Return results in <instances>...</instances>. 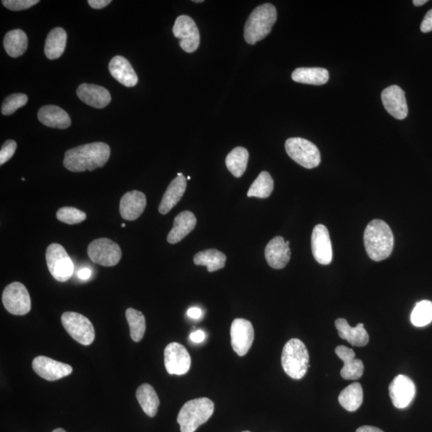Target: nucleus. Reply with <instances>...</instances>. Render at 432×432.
Instances as JSON below:
<instances>
[{"mask_svg":"<svg viewBox=\"0 0 432 432\" xmlns=\"http://www.w3.org/2000/svg\"><path fill=\"white\" fill-rule=\"evenodd\" d=\"M110 155V147L105 143L84 144L66 152L63 165L72 172L92 171L103 168Z\"/></svg>","mask_w":432,"mask_h":432,"instance_id":"nucleus-1","label":"nucleus"},{"mask_svg":"<svg viewBox=\"0 0 432 432\" xmlns=\"http://www.w3.org/2000/svg\"><path fill=\"white\" fill-rule=\"evenodd\" d=\"M365 249L374 261H382L393 252L394 236L393 230L383 221L374 220L367 224L364 234Z\"/></svg>","mask_w":432,"mask_h":432,"instance_id":"nucleus-2","label":"nucleus"},{"mask_svg":"<svg viewBox=\"0 0 432 432\" xmlns=\"http://www.w3.org/2000/svg\"><path fill=\"white\" fill-rule=\"evenodd\" d=\"M277 20V11L273 4H264L252 11L244 27V38L247 44L254 45L272 31Z\"/></svg>","mask_w":432,"mask_h":432,"instance_id":"nucleus-3","label":"nucleus"},{"mask_svg":"<svg viewBox=\"0 0 432 432\" xmlns=\"http://www.w3.org/2000/svg\"><path fill=\"white\" fill-rule=\"evenodd\" d=\"M214 409V402L209 398H198L187 402L177 417L181 432L197 431L199 426L211 417Z\"/></svg>","mask_w":432,"mask_h":432,"instance_id":"nucleus-4","label":"nucleus"},{"mask_svg":"<svg viewBox=\"0 0 432 432\" xmlns=\"http://www.w3.org/2000/svg\"><path fill=\"white\" fill-rule=\"evenodd\" d=\"M282 367L288 377L301 379L309 367V354L306 346L299 339H292L284 347L281 357Z\"/></svg>","mask_w":432,"mask_h":432,"instance_id":"nucleus-5","label":"nucleus"},{"mask_svg":"<svg viewBox=\"0 0 432 432\" xmlns=\"http://www.w3.org/2000/svg\"><path fill=\"white\" fill-rule=\"evenodd\" d=\"M285 149L291 159L305 169H315L321 162L318 148L303 138H290L285 143Z\"/></svg>","mask_w":432,"mask_h":432,"instance_id":"nucleus-6","label":"nucleus"},{"mask_svg":"<svg viewBox=\"0 0 432 432\" xmlns=\"http://www.w3.org/2000/svg\"><path fill=\"white\" fill-rule=\"evenodd\" d=\"M61 321L69 335L79 343L89 346L94 342L95 328L84 315L77 313L67 312L63 314Z\"/></svg>","mask_w":432,"mask_h":432,"instance_id":"nucleus-7","label":"nucleus"},{"mask_svg":"<svg viewBox=\"0 0 432 432\" xmlns=\"http://www.w3.org/2000/svg\"><path fill=\"white\" fill-rule=\"evenodd\" d=\"M46 261L55 280L59 282L70 280L74 273V263L62 245H49L46 251Z\"/></svg>","mask_w":432,"mask_h":432,"instance_id":"nucleus-8","label":"nucleus"},{"mask_svg":"<svg viewBox=\"0 0 432 432\" xmlns=\"http://www.w3.org/2000/svg\"><path fill=\"white\" fill-rule=\"evenodd\" d=\"M88 255L91 261L103 267L117 265L122 257L120 247L112 240L97 239L89 246Z\"/></svg>","mask_w":432,"mask_h":432,"instance_id":"nucleus-9","label":"nucleus"},{"mask_svg":"<svg viewBox=\"0 0 432 432\" xmlns=\"http://www.w3.org/2000/svg\"><path fill=\"white\" fill-rule=\"evenodd\" d=\"M2 301L6 310L13 315H24L31 310L30 295L26 287L20 282H14L6 287Z\"/></svg>","mask_w":432,"mask_h":432,"instance_id":"nucleus-10","label":"nucleus"},{"mask_svg":"<svg viewBox=\"0 0 432 432\" xmlns=\"http://www.w3.org/2000/svg\"><path fill=\"white\" fill-rule=\"evenodd\" d=\"M176 38L180 39L181 48L188 53L197 51L200 44L199 29L191 17L178 16L172 29Z\"/></svg>","mask_w":432,"mask_h":432,"instance_id":"nucleus-11","label":"nucleus"},{"mask_svg":"<svg viewBox=\"0 0 432 432\" xmlns=\"http://www.w3.org/2000/svg\"><path fill=\"white\" fill-rule=\"evenodd\" d=\"M164 362L166 372L170 374L183 376L191 368L192 360L188 350L178 343H171L164 351Z\"/></svg>","mask_w":432,"mask_h":432,"instance_id":"nucleus-12","label":"nucleus"},{"mask_svg":"<svg viewBox=\"0 0 432 432\" xmlns=\"http://www.w3.org/2000/svg\"><path fill=\"white\" fill-rule=\"evenodd\" d=\"M255 332L251 322L244 319H235L230 327V341L233 350L240 356H244L249 353Z\"/></svg>","mask_w":432,"mask_h":432,"instance_id":"nucleus-13","label":"nucleus"},{"mask_svg":"<svg viewBox=\"0 0 432 432\" xmlns=\"http://www.w3.org/2000/svg\"><path fill=\"white\" fill-rule=\"evenodd\" d=\"M416 393V385L410 378L403 374L397 376L390 384L389 395L396 408L407 407L411 405Z\"/></svg>","mask_w":432,"mask_h":432,"instance_id":"nucleus-14","label":"nucleus"},{"mask_svg":"<svg viewBox=\"0 0 432 432\" xmlns=\"http://www.w3.org/2000/svg\"><path fill=\"white\" fill-rule=\"evenodd\" d=\"M32 367L38 376L48 381H55L69 376L73 372L72 366L43 355L34 359Z\"/></svg>","mask_w":432,"mask_h":432,"instance_id":"nucleus-15","label":"nucleus"},{"mask_svg":"<svg viewBox=\"0 0 432 432\" xmlns=\"http://www.w3.org/2000/svg\"><path fill=\"white\" fill-rule=\"evenodd\" d=\"M312 250L315 261L319 263L328 265L332 263L333 252L330 234L322 224L316 225L313 229Z\"/></svg>","mask_w":432,"mask_h":432,"instance_id":"nucleus-16","label":"nucleus"},{"mask_svg":"<svg viewBox=\"0 0 432 432\" xmlns=\"http://www.w3.org/2000/svg\"><path fill=\"white\" fill-rule=\"evenodd\" d=\"M381 99L386 110L394 118L405 119L407 117L408 107L405 92L399 86L393 85L384 89Z\"/></svg>","mask_w":432,"mask_h":432,"instance_id":"nucleus-17","label":"nucleus"},{"mask_svg":"<svg viewBox=\"0 0 432 432\" xmlns=\"http://www.w3.org/2000/svg\"><path fill=\"white\" fill-rule=\"evenodd\" d=\"M290 242L281 236L270 240L265 249V258L270 268L282 269L286 267L291 258Z\"/></svg>","mask_w":432,"mask_h":432,"instance_id":"nucleus-18","label":"nucleus"},{"mask_svg":"<svg viewBox=\"0 0 432 432\" xmlns=\"http://www.w3.org/2000/svg\"><path fill=\"white\" fill-rule=\"evenodd\" d=\"M147 205L145 195L139 191L126 192L120 200L119 212L125 221H134L143 214Z\"/></svg>","mask_w":432,"mask_h":432,"instance_id":"nucleus-19","label":"nucleus"},{"mask_svg":"<svg viewBox=\"0 0 432 432\" xmlns=\"http://www.w3.org/2000/svg\"><path fill=\"white\" fill-rule=\"evenodd\" d=\"M77 96L86 105L95 108L107 107L112 100L110 92L103 86L83 84L77 89Z\"/></svg>","mask_w":432,"mask_h":432,"instance_id":"nucleus-20","label":"nucleus"},{"mask_svg":"<svg viewBox=\"0 0 432 432\" xmlns=\"http://www.w3.org/2000/svg\"><path fill=\"white\" fill-rule=\"evenodd\" d=\"M336 353L339 359L343 362V367L341 374L344 379L355 380L360 379L365 372V365L359 359H355V355L353 349L338 346Z\"/></svg>","mask_w":432,"mask_h":432,"instance_id":"nucleus-21","label":"nucleus"},{"mask_svg":"<svg viewBox=\"0 0 432 432\" xmlns=\"http://www.w3.org/2000/svg\"><path fill=\"white\" fill-rule=\"evenodd\" d=\"M108 67L112 76L121 84L128 88L137 84V74L129 61L124 57L120 55L114 57Z\"/></svg>","mask_w":432,"mask_h":432,"instance_id":"nucleus-22","label":"nucleus"},{"mask_svg":"<svg viewBox=\"0 0 432 432\" xmlns=\"http://www.w3.org/2000/svg\"><path fill=\"white\" fill-rule=\"evenodd\" d=\"M38 119L40 123L53 129H67L72 124L67 112L55 105H47L40 108Z\"/></svg>","mask_w":432,"mask_h":432,"instance_id":"nucleus-23","label":"nucleus"},{"mask_svg":"<svg viewBox=\"0 0 432 432\" xmlns=\"http://www.w3.org/2000/svg\"><path fill=\"white\" fill-rule=\"evenodd\" d=\"M335 325L339 337L346 339L351 345L365 347L369 342V336L362 324L351 327L345 319H338Z\"/></svg>","mask_w":432,"mask_h":432,"instance_id":"nucleus-24","label":"nucleus"},{"mask_svg":"<svg viewBox=\"0 0 432 432\" xmlns=\"http://www.w3.org/2000/svg\"><path fill=\"white\" fill-rule=\"evenodd\" d=\"M187 188V178L177 176L169 184L159 206L160 214L166 215L181 201Z\"/></svg>","mask_w":432,"mask_h":432,"instance_id":"nucleus-25","label":"nucleus"},{"mask_svg":"<svg viewBox=\"0 0 432 432\" xmlns=\"http://www.w3.org/2000/svg\"><path fill=\"white\" fill-rule=\"evenodd\" d=\"M197 218L192 211H184L180 213L174 221L173 228L168 235L169 244H175L186 237L197 226Z\"/></svg>","mask_w":432,"mask_h":432,"instance_id":"nucleus-26","label":"nucleus"},{"mask_svg":"<svg viewBox=\"0 0 432 432\" xmlns=\"http://www.w3.org/2000/svg\"><path fill=\"white\" fill-rule=\"evenodd\" d=\"M294 81L315 86L324 85L329 79V72L322 67H299L292 74Z\"/></svg>","mask_w":432,"mask_h":432,"instance_id":"nucleus-27","label":"nucleus"},{"mask_svg":"<svg viewBox=\"0 0 432 432\" xmlns=\"http://www.w3.org/2000/svg\"><path fill=\"white\" fill-rule=\"evenodd\" d=\"M67 32L62 27H55L46 39L44 53L51 60L59 59L65 53L67 44Z\"/></svg>","mask_w":432,"mask_h":432,"instance_id":"nucleus-28","label":"nucleus"},{"mask_svg":"<svg viewBox=\"0 0 432 432\" xmlns=\"http://www.w3.org/2000/svg\"><path fill=\"white\" fill-rule=\"evenodd\" d=\"M136 399L144 413L149 417H154L158 412L159 400L152 386L143 384L136 391Z\"/></svg>","mask_w":432,"mask_h":432,"instance_id":"nucleus-29","label":"nucleus"},{"mask_svg":"<svg viewBox=\"0 0 432 432\" xmlns=\"http://www.w3.org/2000/svg\"><path fill=\"white\" fill-rule=\"evenodd\" d=\"M28 46L27 34L20 29L10 31L4 39L6 53L13 58L20 57L25 53Z\"/></svg>","mask_w":432,"mask_h":432,"instance_id":"nucleus-30","label":"nucleus"},{"mask_svg":"<svg viewBox=\"0 0 432 432\" xmlns=\"http://www.w3.org/2000/svg\"><path fill=\"white\" fill-rule=\"evenodd\" d=\"M227 256L216 249L199 251L194 256V263L199 266H206L209 273L216 272L225 266Z\"/></svg>","mask_w":432,"mask_h":432,"instance_id":"nucleus-31","label":"nucleus"},{"mask_svg":"<svg viewBox=\"0 0 432 432\" xmlns=\"http://www.w3.org/2000/svg\"><path fill=\"white\" fill-rule=\"evenodd\" d=\"M362 400H364V391L360 383L350 384L339 395V403L348 412L358 410Z\"/></svg>","mask_w":432,"mask_h":432,"instance_id":"nucleus-32","label":"nucleus"},{"mask_svg":"<svg viewBox=\"0 0 432 432\" xmlns=\"http://www.w3.org/2000/svg\"><path fill=\"white\" fill-rule=\"evenodd\" d=\"M249 153L244 148L237 147L230 152L226 158V166L232 174L240 178L244 175L249 163Z\"/></svg>","mask_w":432,"mask_h":432,"instance_id":"nucleus-33","label":"nucleus"},{"mask_svg":"<svg viewBox=\"0 0 432 432\" xmlns=\"http://www.w3.org/2000/svg\"><path fill=\"white\" fill-rule=\"evenodd\" d=\"M273 178L268 171H262L251 184L247 192V197L266 199L273 193Z\"/></svg>","mask_w":432,"mask_h":432,"instance_id":"nucleus-34","label":"nucleus"},{"mask_svg":"<svg viewBox=\"0 0 432 432\" xmlns=\"http://www.w3.org/2000/svg\"><path fill=\"white\" fill-rule=\"evenodd\" d=\"M126 320L130 327V336L135 342H140L146 331L145 317L140 310L129 308L126 310Z\"/></svg>","mask_w":432,"mask_h":432,"instance_id":"nucleus-35","label":"nucleus"},{"mask_svg":"<svg viewBox=\"0 0 432 432\" xmlns=\"http://www.w3.org/2000/svg\"><path fill=\"white\" fill-rule=\"evenodd\" d=\"M411 322L419 327L430 325L432 322V302L422 301L417 303L412 310Z\"/></svg>","mask_w":432,"mask_h":432,"instance_id":"nucleus-36","label":"nucleus"},{"mask_svg":"<svg viewBox=\"0 0 432 432\" xmlns=\"http://www.w3.org/2000/svg\"><path fill=\"white\" fill-rule=\"evenodd\" d=\"M56 217L58 221L73 225V224L84 222L86 218V215L85 212L76 209V207H65L58 210Z\"/></svg>","mask_w":432,"mask_h":432,"instance_id":"nucleus-37","label":"nucleus"},{"mask_svg":"<svg viewBox=\"0 0 432 432\" xmlns=\"http://www.w3.org/2000/svg\"><path fill=\"white\" fill-rule=\"evenodd\" d=\"M28 97L25 94L15 93L10 95L4 100L1 112L4 115L13 114L19 108L26 105Z\"/></svg>","mask_w":432,"mask_h":432,"instance_id":"nucleus-38","label":"nucleus"},{"mask_svg":"<svg viewBox=\"0 0 432 432\" xmlns=\"http://www.w3.org/2000/svg\"><path fill=\"white\" fill-rule=\"evenodd\" d=\"M39 3V0H4L2 1L4 7L11 11L26 10Z\"/></svg>","mask_w":432,"mask_h":432,"instance_id":"nucleus-39","label":"nucleus"},{"mask_svg":"<svg viewBox=\"0 0 432 432\" xmlns=\"http://www.w3.org/2000/svg\"><path fill=\"white\" fill-rule=\"evenodd\" d=\"M17 148V143L13 140H9L4 143L0 151V165H4L13 158Z\"/></svg>","mask_w":432,"mask_h":432,"instance_id":"nucleus-40","label":"nucleus"},{"mask_svg":"<svg viewBox=\"0 0 432 432\" xmlns=\"http://www.w3.org/2000/svg\"><path fill=\"white\" fill-rule=\"evenodd\" d=\"M420 30L424 33L432 32V9L425 15L421 26H420Z\"/></svg>","mask_w":432,"mask_h":432,"instance_id":"nucleus-41","label":"nucleus"},{"mask_svg":"<svg viewBox=\"0 0 432 432\" xmlns=\"http://www.w3.org/2000/svg\"><path fill=\"white\" fill-rule=\"evenodd\" d=\"M89 4L92 8L102 9L112 3L111 0H89Z\"/></svg>","mask_w":432,"mask_h":432,"instance_id":"nucleus-42","label":"nucleus"},{"mask_svg":"<svg viewBox=\"0 0 432 432\" xmlns=\"http://www.w3.org/2000/svg\"><path fill=\"white\" fill-rule=\"evenodd\" d=\"M205 337V333L203 331L198 330L191 334L190 339H191L193 343H200L204 341Z\"/></svg>","mask_w":432,"mask_h":432,"instance_id":"nucleus-43","label":"nucleus"},{"mask_svg":"<svg viewBox=\"0 0 432 432\" xmlns=\"http://www.w3.org/2000/svg\"><path fill=\"white\" fill-rule=\"evenodd\" d=\"M202 315H203V313H202V310L199 308H192L188 310V315L190 318L194 320L201 318Z\"/></svg>","mask_w":432,"mask_h":432,"instance_id":"nucleus-44","label":"nucleus"},{"mask_svg":"<svg viewBox=\"0 0 432 432\" xmlns=\"http://www.w3.org/2000/svg\"><path fill=\"white\" fill-rule=\"evenodd\" d=\"M78 276L80 280H88L91 276V270L88 268H82L79 270Z\"/></svg>","mask_w":432,"mask_h":432,"instance_id":"nucleus-45","label":"nucleus"},{"mask_svg":"<svg viewBox=\"0 0 432 432\" xmlns=\"http://www.w3.org/2000/svg\"><path fill=\"white\" fill-rule=\"evenodd\" d=\"M356 432H384L376 427H372V426H362L356 430Z\"/></svg>","mask_w":432,"mask_h":432,"instance_id":"nucleus-46","label":"nucleus"},{"mask_svg":"<svg viewBox=\"0 0 432 432\" xmlns=\"http://www.w3.org/2000/svg\"><path fill=\"white\" fill-rule=\"evenodd\" d=\"M428 2V0H414L413 4L417 6V7H420V6L427 4Z\"/></svg>","mask_w":432,"mask_h":432,"instance_id":"nucleus-47","label":"nucleus"},{"mask_svg":"<svg viewBox=\"0 0 432 432\" xmlns=\"http://www.w3.org/2000/svg\"><path fill=\"white\" fill-rule=\"evenodd\" d=\"M53 432H67V431L63 428H57V429H55Z\"/></svg>","mask_w":432,"mask_h":432,"instance_id":"nucleus-48","label":"nucleus"},{"mask_svg":"<svg viewBox=\"0 0 432 432\" xmlns=\"http://www.w3.org/2000/svg\"><path fill=\"white\" fill-rule=\"evenodd\" d=\"M183 176L182 173H178V176Z\"/></svg>","mask_w":432,"mask_h":432,"instance_id":"nucleus-49","label":"nucleus"},{"mask_svg":"<svg viewBox=\"0 0 432 432\" xmlns=\"http://www.w3.org/2000/svg\"><path fill=\"white\" fill-rule=\"evenodd\" d=\"M124 227H126V224H125V223H123V224H122V228H124Z\"/></svg>","mask_w":432,"mask_h":432,"instance_id":"nucleus-50","label":"nucleus"},{"mask_svg":"<svg viewBox=\"0 0 432 432\" xmlns=\"http://www.w3.org/2000/svg\"><path fill=\"white\" fill-rule=\"evenodd\" d=\"M188 180H189V181L191 180V176H188Z\"/></svg>","mask_w":432,"mask_h":432,"instance_id":"nucleus-51","label":"nucleus"},{"mask_svg":"<svg viewBox=\"0 0 432 432\" xmlns=\"http://www.w3.org/2000/svg\"><path fill=\"white\" fill-rule=\"evenodd\" d=\"M243 432H251V431H243Z\"/></svg>","mask_w":432,"mask_h":432,"instance_id":"nucleus-52","label":"nucleus"}]
</instances>
